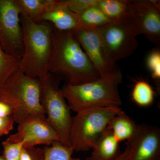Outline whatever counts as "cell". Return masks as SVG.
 Listing matches in <instances>:
<instances>
[{
    "label": "cell",
    "instance_id": "obj_22",
    "mask_svg": "<svg viewBox=\"0 0 160 160\" xmlns=\"http://www.w3.org/2000/svg\"><path fill=\"white\" fill-rule=\"evenodd\" d=\"M3 157L6 160H20L22 143H12L5 140L2 143Z\"/></svg>",
    "mask_w": 160,
    "mask_h": 160
},
{
    "label": "cell",
    "instance_id": "obj_1",
    "mask_svg": "<svg viewBox=\"0 0 160 160\" xmlns=\"http://www.w3.org/2000/svg\"><path fill=\"white\" fill-rule=\"evenodd\" d=\"M48 71L63 75L72 85L98 79L101 76L72 32L53 29Z\"/></svg>",
    "mask_w": 160,
    "mask_h": 160
},
{
    "label": "cell",
    "instance_id": "obj_28",
    "mask_svg": "<svg viewBox=\"0 0 160 160\" xmlns=\"http://www.w3.org/2000/svg\"><path fill=\"white\" fill-rule=\"evenodd\" d=\"M13 114L12 107L8 103L0 101V118L13 116Z\"/></svg>",
    "mask_w": 160,
    "mask_h": 160
},
{
    "label": "cell",
    "instance_id": "obj_5",
    "mask_svg": "<svg viewBox=\"0 0 160 160\" xmlns=\"http://www.w3.org/2000/svg\"><path fill=\"white\" fill-rule=\"evenodd\" d=\"M122 110L120 107H97L76 112L72 117L70 147L76 152L92 149L110 121Z\"/></svg>",
    "mask_w": 160,
    "mask_h": 160
},
{
    "label": "cell",
    "instance_id": "obj_14",
    "mask_svg": "<svg viewBox=\"0 0 160 160\" xmlns=\"http://www.w3.org/2000/svg\"><path fill=\"white\" fill-rule=\"evenodd\" d=\"M119 144L107 127L92 148L91 155L86 160H115L121 154Z\"/></svg>",
    "mask_w": 160,
    "mask_h": 160
},
{
    "label": "cell",
    "instance_id": "obj_3",
    "mask_svg": "<svg viewBox=\"0 0 160 160\" xmlns=\"http://www.w3.org/2000/svg\"><path fill=\"white\" fill-rule=\"evenodd\" d=\"M41 96L40 80L29 77L20 69L0 86V101L12 107L15 122L18 124L29 119L46 117Z\"/></svg>",
    "mask_w": 160,
    "mask_h": 160
},
{
    "label": "cell",
    "instance_id": "obj_8",
    "mask_svg": "<svg viewBox=\"0 0 160 160\" xmlns=\"http://www.w3.org/2000/svg\"><path fill=\"white\" fill-rule=\"evenodd\" d=\"M72 32L101 77L122 78L116 62L109 54L96 29L81 26Z\"/></svg>",
    "mask_w": 160,
    "mask_h": 160
},
{
    "label": "cell",
    "instance_id": "obj_15",
    "mask_svg": "<svg viewBox=\"0 0 160 160\" xmlns=\"http://www.w3.org/2000/svg\"><path fill=\"white\" fill-rule=\"evenodd\" d=\"M107 128L111 130L116 139L120 143L132 139L137 133L138 125L122 110L112 119Z\"/></svg>",
    "mask_w": 160,
    "mask_h": 160
},
{
    "label": "cell",
    "instance_id": "obj_11",
    "mask_svg": "<svg viewBox=\"0 0 160 160\" xmlns=\"http://www.w3.org/2000/svg\"><path fill=\"white\" fill-rule=\"evenodd\" d=\"M132 13L138 29L155 42L160 40V10L150 1H132Z\"/></svg>",
    "mask_w": 160,
    "mask_h": 160
},
{
    "label": "cell",
    "instance_id": "obj_13",
    "mask_svg": "<svg viewBox=\"0 0 160 160\" xmlns=\"http://www.w3.org/2000/svg\"><path fill=\"white\" fill-rule=\"evenodd\" d=\"M48 22L60 31L73 32L81 26L78 15L71 11L63 1L48 0L37 22Z\"/></svg>",
    "mask_w": 160,
    "mask_h": 160
},
{
    "label": "cell",
    "instance_id": "obj_26",
    "mask_svg": "<svg viewBox=\"0 0 160 160\" xmlns=\"http://www.w3.org/2000/svg\"><path fill=\"white\" fill-rule=\"evenodd\" d=\"M14 122L13 116L0 118V137L9 134L13 129Z\"/></svg>",
    "mask_w": 160,
    "mask_h": 160
},
{
    "label": "cell",
    "instance_id": "obj_18",
    "mask_svg": "<svg viewBox=\"0 0 160 160\" xmlns=\"http://www.w3.org/2000/svg\"><path fill=\"white\" fill-rule=\"evenodd\" d=\"M48 0H15L21 16L36 22L44 11Z\"/></svg>",
    "mask_w": 160,
    "mask_h": 160
},
{
    "label": "cell",
    "instance_id": "obj_16",
    "mask_svg": "<svg viewBox=\"0 0 160 160\" xmlns=\"http://www.w3.org/2000/svg\"><path fill=\"white\" fill-rule=\"evenodd\" d=\"M132 1L99 0L96 7L112 21L122 20L131 13Z\"/></svg>",
    "mask_w": 160,
    "mask_h": 160
},
{
    "label": "cell",
    "instance_id": "obj_29",
    "mask_svg": "<svg viewBox=\"0 0 160 160\" xmlns=\"http://www.w3.org/2000/svg\"><path fill=\"white\" fill-rule=\"evenodd\" d=\"M0 160H6L5 159V158H4L3 157V156H0Z\"/></svg>",
    "mask_w": 160,
    "mask_h": 160
},
{
    "label": "cell",
    "instance_id": "obj_12",
    "mask_svg": "<svg viewBox=\"0 0 160 160\" xmlns=\"http://www.w3.org/2000/svg\"><path fill=\"white\" fill-rule=\"evenodd\" d=\"M132 139L133 152L129 160H160V130L158 127L140 124Z\"/></svg>",
    "mask_w": 160,
    "mask_h": 160
},
{
    "label": "cell",
    "instance_id": "obj_23",
    "mask_svg": "<svg viewBox=\"0 0 160 160\" xmlns=\"http://www.w3.org/2000/svg\"><path fill=\"white\" fill-rule=\"evenodd\" d=\"M71 11L79 14L91 7H95L99 0H67L63 1Z\"/></svg>",
    "mask_w": 160,
    "mask_h": 160
},
{
    "label": "cell",
    "instance_id": "obj_25",
    "mask_svg": "<svg viewBox=\"0 0 160 160\" xmlns=\"http://www.w3.org/2000/svg\"><path fill=\"white\" fill-rule=\"evenodd\" d=\"M44 149L36 147H23L20 160H44Z\"/></svg>",
    "mask_w": 160,
    "mask_h": 160
},
{
    "label": "cell",
    "instance_id": "obj_20",
    "mask_svg": "<svg viewBox=\"0 0 160 160\" xmlns=\"http://www.w3.org/2000/svg\"><path fill=\"white\" fill-rule=\"evenodd\" d=\"M44 149V160H80L79 158L72 157L73 149L65 146L60 142L46 146Z\"/></svg>",
    "mask_w": 160,
    "mask_h": 160
},
{
    "label": "cell",
    "instance_id": "obj_19",
    "mask_svg": "<svg viewBox=\"0 0 160 160\" xmlns=\"http://www.w3.org/2000/svg\"><path fill=\"white\" fill-rule=\"evenodd\" d=\"M154 95V90L150 84L146 81L141 80L135 84L132 98L138 106L145 107L152 104Z\"/></svg>",
    "mask_w": 160,
    "mask_h": 160
},
{
    "label": "cell",
    "instance_id": "obj_27",
    "mask_svg": "<svg viewBox=\"0 0 160 160\" xmlns=\"http://www.w3.org/2000/svg\"><path fill=\"white\" fill-rule=\"evenodd\" d=\"M126 146L123 153L115 160H129L132 156L133 150V144L132 139L127 141Z\"/></svg>",
    "mask_w": 160,
    "mask_h": 160
},
{
    "label": "cell",
    "instance_id": "obj_21",
    "mask_svg": "<svg viewBox=\"0 0 160 160\" xmlns=\"http://www.w3.org/2000/svg\"><path fill=\"white\" fill-rule=\"evenodd\" d=\"M20 60L5 52L0 47V86L20 69Z\"/></svg>",
    "mask_w": 160,
    "mask_h": 160
},
{
    "label": "cell",
    "instance_id": "obj_2",
    "mask_svg": "<svg viewBox=\"0 0 160 160\" xmlns=\"http://www.w3.org/2000/svg\"><path fill=\"white\" fill-rule=\"evenodd\" d=\"M24 50L20 69L29 77L42 79L49 75L53 29L45 22H37L21 16Z\"/></svg>",
    "mask_w": 160,
    "mask_h": 160
},
{
    "label": "cell",
    "instance_id": "obj_6",
    "mask_svg": "<svg viewBox=\"0 0 160 160\" xmlns=\"http://www.w3.org/2000/svg\"><path fill=\"white\" fill-rule=\"evenodd\" d=\"M40 81L41 104L46 119L57 132L62 143L71 147L69 140L72 118L71 109L62 90L51 79L49 74Z\"/></svg>",
    "mask_w": 160,
    "mask_h": 160
},
{
    "label": "cell",
    "instance_id": "obj_9",
    "mask_svg": "<svg viewBox=\"0 0 160 160\" xmlns=\"http://www.w3.org/2000/svg\"><path fill=\"white\" fill-rule=\"evenodd\" d=\"M0 47L8 54L20 60L22 58V28L15 0H0Z\"/></svg>",
    "mask_w": 160,
    "mask_h": 160
},
{
    "label": "cell",
    "instance_id": "obj_10",
    "mask_svg": "<svg viewBox=\"0 0 160 160\" xmlns=\"http://www.w3.org/2000/svg\"><path fill=\"white\" fill-rule=\"evenodd\" d=\"M6 140L12 143H22L23 147H26L42 145L49 146L56 142L62 143L46 117L29 119L19 123L17 132Z\"/></svg>",
    "mask_w": 160,
    "mask_h": 160
},
{
    "label": "cell",
    "instance_id": "obj_17",
    "mask_svg": "<svg viewBox=\"0 0 160 160\" xmlns=\"http://www.w3.org/2000/svg\"><path fill=\"white\" fill-rule=\"evenodd\" d=\"M78 15L81 26L97 29L112 22L96 6L86 9Z\"/></svg>",
    "mask_w": 160,
    "mask_h": 160
},
{
    "label": "cell",
    "instance_id": "obj_7",
    "mask_svg": "<svg viewBox=\"0 0 160 160\" xmlns=\"http://www.w3.org/2000/svg\"><path fill=\"white\" fill-rule=\"evenodd\" d=\"M96 29L115 62L130 56L137 49L138 29L132 10L126 18L112 21Z\"/></svg>",
    "mask_w": 160,
    "mask_h": 160
},
{
    "label": "cell",
    "instance_id": "obj_24",
    "mask_svg": "<svg viewBox=\"0 0 160 160\" xmlns=\"http://www.w3.org/2000/svg\"><path fill=\"white\" fill-rule=\"evenodd\" d=\"M148 68L151 72L152 77L154 80L160 78V52L158 50L152 52L147 61Z\"/></svg>",
    "mask_w": 160,
    "mask_h": 160
},
{
    "label": "cell",
    "instance_id": "obj_4",
    "mask_svg": "<svg viewBox=\"0 0 160 160\" xmlns=\"http://www.w3.org/2000/svg\"><path fill=\"white\" fill-rule=\"evenodd\" d=\"M122 78L100 77L80 84H68L62 90L71 110L75 112L97 107H120L122 101L118 86Z\"/></svg>",
    "mask_w": 160,
    "mask_h": 160
}]
</instances>
